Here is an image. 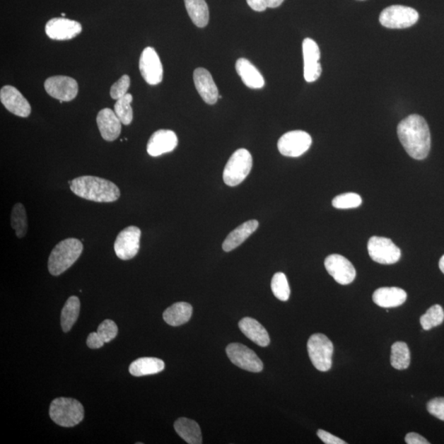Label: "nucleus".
<instances>
[{"label": "nucleus", "instance_id": "obj_1", "mask_svg": "<svg viewBox=\"0 0 444 444\" xmlns=\"http://www.w3.org/2000/svg\"><path fill=\"white\" fill-rule=\"evenodd\" d=\"M397 135L409 156L416 160L426 159L430 153L431 137L426 120L411 115L397 126Z\"/></svg>", "mask_w": 444, "mask_h": 444}, {"label": "nucleus", "instance_id": "obj_2", "mask_svg": "<svg viewBox=\"0 0 444 444\" xmlns=\"http://www.w3.org/2000/svg\"><path fill=\"white\" fill-rule=\"evenodd\" d=\"M69 184L70 189L76 196L95 203H113L120 197L117 185L97 176H80L70 181Z\"/></svg>", "mask_w": 444, "mask_h": 444}, {"label": "nucleus", "instance_id": "obj_3", "mask_svg": "<svg viewBox=\"0 0 444 444\" xmlns=\"http://www.w3.org/2000/svg\"><path fill=\"white\" fill-rule=\"evenodd\" d=\"M83 251V245L81 240L69 238L54 247L48 260L49 274L58 276L71 267L79 259Z\"/></svg>", "mask_w": 444, "mask_h": 444}, {"label": "nucleus", "instance_id": "obj_4", "mask_svg": "<svg viewBox=\"0 0 444 444\" xmlns=\"http://www.w3.org/2000/svg\"><path fill=\"white\" fill-rule=\"evenodd\" d=\"M52 420L62 427H74L82 422L84 409L81 403L73 398L59 397L49 407Z\"/></svg>", "mask_w": 444, "mask_h": 444}, {"label": "nucleus", "instance_id": "obj_5", "mask_svg": "<svg viewBox=\"0 0 444 444\" xmlns=\"http://www.w3.org/2000/svg\"><path fill=\"white\" fill-rule=\"evenodd\" d=\"M253 158L248 150L240 148L235 151L225 166L223 180L226 185H239L250 173Z\"/></svg>", "mask_w": 444, "mask_h": 444}, {"label": "nucleus", "instance_id": "obj_6", "mask_svg": "<svg viewBox=\"0 0 444 444\" xmlns=\"http://www.w3.org/2000/svg\"><path fill=\"white\" fill-rule=\"evenodd\" d=\"M307 348L312 364L317 370L326 372L331 369L334 346L329 337L321 333L312 335Z\"/></svg>", "mask_w": 444, "mask_h": 444}, {"label": "nucleus", "instance_id": "obj_7", "mask_svg": "<svg viewBox=\"0 0 444 444\" xmlns=\"http://www.w3.org/2000/svg\"><path fill=\"white\" fill-rule=\"evenodd\" d=\"M419 20L416 9L402 5H392L382 10L380 22L383 27L390 29H404L415 25Z\"/></svg>", "mask_w": 444, "mask_h": 444}, {"label": "nucleus", "instance_id": "obj_8", "mask_svg": "<svg viewBox=\"0 0 444 444\" xmlns=\"http://www.w3.org/2000/svg\"><path fill=\"white\" fill-rule=\"evenodd\" d=\"M370 258L381 264H393L401 259L402 252L393 242L385 237L373 236L368 242Z\"/></svg>", "mask_w": 444, "mask_h": 444}, {"label": "nucleus", "instance_id": "obj_9", "mask_svg": "<svg viewBox=\"0 0 444 444\" xmlns=\"http://www.w3.org/2000/svg\"><path fill=\"white\" fill-rule=\"evenodd\" d=\"M311 144L312 138L309 134L305 131L295 130L282 135L277 143V148L280 153L285 156L298 158L305 153Z\"/></svg>", "mask_w": 444, "mask_h": 444}, {"label": "nucleus", "instance_id": "obj_10", "mask_svg": "<svg viewBox=\"0 0 444 444\" xmlns=\"http://www.w3.org/2000/svg\"><path fill=\"white\" fill-rule=\"evenodd\" d=\"M142 232L137 226H131L119 232L115 241V252L118 258L129 260L138 255Z\"/></svg>", "mask_w": 444, "mask_h": 444}, {"label": "nucleus", "instance_id": "obj_11", "mask_svg": "<svg viewBox=\"0 0 444 444\" xmlns=\"http://www.w3.org/2000/svg\"><path fill=\"white\" fill-rule=\"evenodd\" d=\"M226 354L234 365L242 370L259 373L264 369L262 361L255 352L240 343H231L226 347Z\"/></svg>", "mask_w": 444, "mask_h": 444}, {"label": "nucleus", "instance_id": "obj_12", "mask_svg": "<svg viewBox=\"0 0 444 444\" xmlns=\"http://www.w3.org/2000/svg\"><path fill=\"white\" fill-rule=\"evenodd\" d=\"M45 89L47 93L60 102H70L78 93L77 81L66 76H53L45 82Z\"/></svg>", "mask_w": 444, "mask_h": 444}, {"label": "nucleus", "instance_id": "obj_13", "mask_svg": "<svg viewBox=\"0 0 444 444\" xmlns=\"http://www.w3.org/2000/svg\"><path fill=\"white\" fill-rule=\"evenodd\" d=\"M139 69L149 85H158L163 80V66L158 53L153 47L144 49L139 59Z\"/></svg>", "mask_w": 444, "mask_h": 444}, {"label": "nucleus", "instance_id": "obj_14", "mask_svg": "<svg viewBox=\"0 0 444 444\" xmlns=\"http://www.w3.org/2000/svg\"><path fill=\"white\" fill-rule=\"evenodd\" d=\"M325 269L337 284H351L355 280L356 271L351 262L340 255H332L327 257L325 262Z\"/></svg>", "mask_w": 444, "mask_h": 444}, {"label": "nucleus", "instance_id": "obj_15", "mask_svg": "<svg viewBox=\"0 0 444 444\" xmlns=\"http://www.w3.org/2000/svg\"><path fill=\"white\" fill-rule=\"evenodd\" d=\"M304 57V77L308 83L315 82L322 74L320 49L314 40L305 38L302 45Z\"/></svg>", "mask_w": 444, "mask_h": 444}, {"label": "nucleus", "instance_id": "obj_16", "mask_svg": "<svg viewBox=\"0 0 444 444\" xmlns=\"http://www.w3.org/2000/svg\"><path fill=\"white\" fill-rule=\"evenodd\" d=\"M83 28L78 22L64 18L50 19L45 25V33L52 40H71L82 33Z\"/></svg>", "mask_w": 444, "mask_h": 444}, {"label": "nucleus", "instance_id": "obj_17", "mask_svg": "<svg viewBox=\"0 0 444 444\" xmlns=\"http://www.w3.org/2000/svg\"><path fill=\"white\" fill-rule=\"evenodd\" d=\"M0 100L4 107L19 117L27 118L32 112L31 105L23 95L13 86H4L0 90Z\"/></svg>", "mask_w": 444, "mask_h": 444}, {"label": "nucleus", "instance_id": "obj_18", "mask_svg": "<svg viewBox=\"0 0 444 444\" xmlns=\"http://www.w3.org/2000/svg\"><path fill=\"white\" fill-rule=\"evenodd\" d=\"M178 145V138L173 130L160 129L150 138L147 151L151 156H159L173 151Z\"/></svg>", "mask_w": 444, "mask_h": 444}, {"label": "nucleus", "instance_id": "obj_19", "mask_svg": "<svg viewBox=\"0 0 444 444\" xmlns=\"http://www.w3.org/2000/svg\"><path fill=\"white\" fill-rule=\"evenodd\" d=\"M194 81L197 90L209 105H214L218 103L219 93L218 87L214 82L213 76L208 70L204 68H198L194 72Z\"/></svg>", "mask_w": 444, "mask_h": 444}, {"label": "nucleus", "instance_id": "obj_20", "mask_svg": "<svg viewBox=\"0 0 444 444\" xmlns=\"http://www.w3.org/2000/svg\"><path fill=\"white\" fill-rule=\"evenodd\" d=\"M97 123L100 135L108 142H113L121 134V121L115 111L105 108L100 111L97 117Z\"/></svg>", "mask_w": 444, "mask_h": 444}, {"label": "nucleus", "instance_id": "obj_21", "mask_svg": "<svg viewBox=\"0 0 444 444\" xmlns=\"http://www.w3.org/2000/svg\"><path fill=\"white\" fill-rule=\"evenodd\" d=\"M407 294L404 290L398 287H382L375 291L373 300L382 308H395L404 304Z\"/></svg>", "mask_w": 444, "mask_h": 444}, {"label": "nucleus", "instance_id": "obj_22", "mask_svg": "<svg viewBox=\"0 0 444 444\" xmlns=\"http://www.w3.org/2000/svg\"><path fill=\"white\" fill-rule=\"evenodd\" d=\"M259 226V221L256 220L245 221V223L231 231L228 236L226 237L223 245H222V249L225 252L234 250L237 247L243 244L252 234L255 233Z\"/></svg>", "mask_w": 444, "mask_h": 444}, {"label": "nucleus", "instance_id": "obj_23", "mask_svg": "<svg viewBox=\"0 0 444 444\" xmlns=\"http://www.w3.org/2000/svg\"><path fill=\"white\" fill-rule=\"evenodd\" d=\"M235 69L247 87L252 89H261L264 87V77L248 59L240 58L237 60Z\"/></svg>", "mask_w": 444, "mask_h": 444}, {"label": "nucleus", "instance_id": "obj_24", "mask_svg": "<svg viewBox=\"0 0 444 444\" xmlns=\"http://www.w3.org/2000/svg\"><path fill=\"white\" fill-rule=\"evenodd\" d=\"M240 329L255 344L266 347L270 344L269 332L260 322L252 317H244L239 322Z\"/></svg>", "mask_w": 444, "mask_h": 444}, {"label": "nucleus", "instance_id": "obj_25", "mask_svg": "<svg viewBox=\"0 0 444 444\" xmlns=\"http://www.w3.org/2000/svg\"><path fill=\"white\" fill-rule=\"evenodd\" d=\"M193 314V307L189 303L178 302L166 309L163 319L166 324L177 327L186 324Z\"/></svg>", "mask_w": 444, "mask_h": 444}, {"label": "nucleus", "instance_id": "obj_26", "mask_svg": "<svg viewBox=\"0 0 444 444\" xmlns=\"http://www.w3.org/2000/svg\"><path fill=\"white\" fill-rule=\"evenodd\" d=\"M164 369V361L154 357L139 358L129 366L131 375L136 377L156 375Z\"/></svg>", "mask_w": 444, "mask_h": 444}, {"label": "nucleus", "instance_id": "obj_27", "mask_svg": "<svg viewBox=\"0 0 444 444\" xmlns=\"http://www.w3.org/2000/svg\"><path fill=\"white\" fill-rule=\"evenodd\" d=\"M175 430L183 440L189 444H201L203 437L199 423L188 418H180L175 422Z\"/></svg>", "mask_w": 444, "mask_h": 444}, {"label": "nucleus", "instance_id": "obj_28", "mask_svg": "<svg viewBox=\"0 0 444 444\" xmlns=\"http://www.w3.org/2000/svg\"><path fill=\"white\" fill-rule=\"evenodd\" d=\"M185 8L192 22L203 28L209 22V9L205 0H185Z\"/></svg>", "mask_w": 444, "mask_h": 444}, {"label": "nucleus", "instance_id": "obj_29", "mask_svg": "<svg viewBox=\"0 0 444 444\" xmlns=\"http://www.w3.org/2000/svg\"><path fill=\"white\" fill-rule=\"evenodd\" d=\"M81 303L77 296L69 297L62 312V327L65 332L72 329L80 312Z\"/></svg>", "mask_w": 444, "mask_h": 444}, {"label": "nucleus", "instance_id": "obj_30", "mask_svg": "<svg viewBox=\"0 0 444 444\" xmlns=\"http://www.w3.org/2000/svg\"><path fill=\"white\" fill-rule=\"evenodd\" d=\"M411 354L407 343L397 341L392 346L391 365L398 370H406L410 366Z\"/></svg>", "mask_w": 444, "mask_h": 444}, {"label": "nucleus", "instance_id": "obj_31", "mask_svg": "<svg viewBox=\"0 0 444 444\" xmlns=\"http://www.w3.org/2000/svg\"><path fill=\"white\" fill-rule=\"evenodd\" d=\"M11 226L16 232L18 238H24L28 230V216L25 206L21 203L13 206L11 214Z\"/></svg>", "mask_w": 444, "mask_h": 444}, {"label": "nucleus", "instance_id": "obj_32", "mask_svg": "<svg viewBox=\"0 0 444 444\" xmlns=\"http://www.w3.org/2000/svg\"><path fill=\"white\" fill-rule=\"evenodd\" d=\"M133 102L132 95L128 93L118 100L115 104V113L124 125H129L132 123L134 118L133 108L131 103Z\"/></svg>", "mask_w": 444, "mask_h": 444}, {"label": "nucleus", "instance_id": "obj_33", "mask_svg": "<svg viewBox=\"0 0 444 444\" xmlns=\"http://www.w3.org/2000/svg\"><path fill=\"white\" fill-rule=\"evenodd\" d=\"M444 320V311L442 306L435 305L421 317V325L423 330H431L433 327L440 326Z\"/></svg>", "mask_w": 444, "mask_h": 444}, {"label": "nucleus", "instance_id": "obj_34", "mask_svg": "<svg viewBox=\"0 0 444 444\" xmlns=\"http://www.w3.org/2000/svg\"><path fill=\"white\" fill-rule=\"evenodd\" d=\"M272 293L281 301H287L289 300L291 295V289L287 281L286 276L282 272H277L272 277L271 282Z\"/></svg>", "mask_w": 444, "mask_h": 444}, {"label": "nucleus", "instance_id": "obj_35", "mask_svg": "<svg viewBox=\"0 0 444 444\" xmlns=\"http://www.w3.org/2000/svg\"><path fill=\"white\" fill-rule=\"evenodd\" d=\"M362 204V199L359 194L346 193L336 197L332 200V206L337 209H356Z\"/></svg>", "mask_w": 444, "mask_h": 444}, {"label": "nucleus", "instance_id": "obj_36", "mask_svg": "<svg viewBox=\"0 0 444 444\" xmlns=\"http://www.w3.org/2000/svg\"><path fill=\"white\" fill-rule=\"evenodd\" d=\"M98 333L105 343L115 339L118 334V327L112 320H107L98 327Z\"/></svg>", "mask_w": 444, "mask_h": 444}, {"label": "nucleus", "instance_id": "obj_37", "mask_svg": "<svg viewBox=\"0 0 444 444\" xmlns=\"http://www.w3.org/2000/svg\"><path fill=\"white\" fill-rule=\"evenodd\" d=\"M130 87V78L128 75H124L117 82L115 83L110 88V97L115 100L123 98L124 95L128 94V90Z\"/></svg>", "mask_w": 444, "mask_h": 444}, {"label": "nucleus", "instance_id": "obj_38", "mask_svg": "<svg viewBox=\"0 0 444 444\" xmlns=\"http://www.w3.org/2000/svg\"><path fill=\"white\" fill-rule=\"evenodd\" d=\"M427 410L432 416L444 421V397H436L428 402Z\"/></svg>", "mask_w": 444, "mask_h": 444}, {"label": "nucleus", "instance_id": "obj_39", "mask_svg": "<svg viewBox=\"0 0 444 444\" xmlns=\"http://www.w3.org/2000/svg\"><path fill=\"white\" fill-rule=\"evenodd\" d=\"M317 435L326 444H346V442L344 440L325 431L319 430L317 432Z\"/></svg>", "mask_w": 444, "mask_h": 444}, {"label": "nucleus", "instance_id": "obj_40", "mask_svg": "<svg viewBox=\"0 0 444 444\" xmlns=\"http://www.w3.org/2000/svg\"><path fill=\"white\" fill-rule=\"evenodd\" d=\"M105 344V342L102 339L97 332L90 333L87 339V345L90 349H99V348L103 347Z\"/></svg>", "mask_w": 444, "mask_h": 444}, {"label": "nucleus", "instance_id": "obj_41", "mask_svg": "<svg viewBox=\"0 0 444 444\" xmlns=\"http://www.w3.org/2000/svg\"><path fill=\"white\" fill-rule=\"evenodd\" d=\"M405 441L407 444H430L426 438L416 433H407Z\"/></svg>", "mask_w": 444, "mask_h": 444}, {"label": "nucleus", "instance_id": "obj_42", "mask_svg": "<svg viewBox=\"0 0 444 444\" xmlns=\"http://www.w3.org/2000/svg\"><path fill=\"white\" fill-rule=\"evenodd\" d=\"M249 6L257 12H264L267 8L265 0H246Z\"/></svg>", "mask_w": 444, "mask_h": 444}, {"label": "nucleus", "instance_id": "obj_43", "mask_svg": "<svg viewBox=\"0 0 444 444\" xmlns=\"http://www.w3.org/2000/svg\"><path fill=\"white\" fill-rule=\"evenodd\" d=\"M284 0H265L267 8H275L279 7Z\"/></svg>", "mask_w": 444, "mask_h": 444}, {"label": "nucleus", "instance_id": "obj_44", "mask_svg": "<svg viewBox=\"0 0 444 444\" xmlns=\"http://www.w3.org/2000/svg\"><path fill=\"white\" fill-rule=\"evenodd\" d=\"M440 269L442 271L443 274H444V255L442 257V258L440 260Z\"/></svg>", "mask_w": 444, "mask_h": 444}, {"label": "nucleus", "instance_id": "obj_45", "mask_svg": "<svg viewBox=\"0 0 444 444\" xmlns=\"http://www.w3.org/2000/svg\"><path fill=\"white\" fill-rule=\"evenodd\" d=\"M62 16L64 17L65 16V13H62Z\"/></svg>", "mask_w": 444, "mask_h": 444}]
</instances>
